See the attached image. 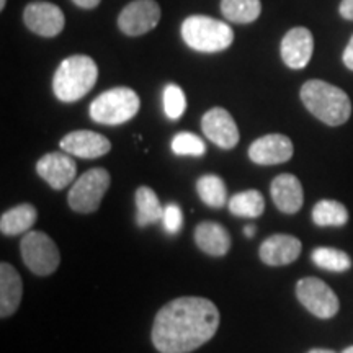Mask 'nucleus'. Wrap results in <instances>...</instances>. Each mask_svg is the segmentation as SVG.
Returning <instances> with one entry per match:
<instances>
[{
  "label": "nucleus",
  "instance_id": "obj_1",
  "mask_svg": "<svg viewBox=\"0 0 353 353\" xmlns=\"http://www.w3.org/2000/svg\"><path fill=\"white\" fill-rule=\"evenodd\" d=\"M219 311L206 298L185 296L167 303L152 325V343L161 353H190L214 337Z\"/></svg>",
  "mask_w": 353,
  "mask_h": 353
},
{
  "label": "nucleus",
  "instance_id": "obj_2",
  "mask_svg": "<svg viewBox=\"0 0 353 353\" xmlns=\"http://www.w3.org/2000/svg\"><path fill=\"white\" fill-rule=\"evenodd\" d=\"M301 101L317 120L329 126H341L352 114V101L342 88L324 81H307L301 87Z\"/></svg>",
  "mask_w": 353,
  "mask_h": 353
},
{
  "label": "nucleus",
  "instance_id": "obj_3",
  "mask_svg": "<svg viewBox=\"0 0 353 353\" xmlns=\"http://www.w3.org/2000/svg\"><path fill=\"white\" fill-rule=\"evenodd\" d=\"M99 68L92 57L76 54L64 59L52 79L54 95L64 103L81 100L95 85Z\"/></svg>",
  "mask_w": 353,
  "mask_h": 353
},
{
  "label": "nucleus",
  "instance_id": "obj_4",
  "mask_svg": "<svg viewBox=\"0 0 353 353\" xmlns=\"http://www.w3.org/2000/svg\"><path fill=\"white\" fill-rule=\"evenodd\" d=\"M182 38L195 51L219 52L231 46L234 32L224 21L205 15H193L182 23Z\"/></svg>",
  "mask_w": 353,
  "mask_h": 353
},
{
  "label": "nucleus",
  "instance_id": "obj_5",
  "mask_svg": "<svg viewBox=\"0 0 353 353\" xmlns=\"http://www.w3.org/2000/svg\"><path fill=\"white\" fill-rule=\"evenodd\" d=\"M141 100L130 87H114L92 101L90 118L100 125H123L139 112Z\"/></svg>",
  "mask_w": 353,
  "mask_h": 353
},
{
  "label": "nucleus",
  "instance_id": "obj_6",
  "mask_svg": "<svg viewBox=\"0 0 353 353\" xmlns=\"http://www.w3.org/2000/svg\"><path fill=\"white\" fill-rule=\"evenodd\" d=\"M110 174L101 167L87 170L74 182L69 190V206L77 213H94L99 210L101 200L110 187Z\"/></svg>",
  "mask_w": 353,
  "mask_h": 353
},
{
  "label": "nucleus",
  "instance_id": "obj_7",
  "mask_svg": "<svg viewBox=\"0 0 353 353\" xmlns=\"http://www.w3.org/2000/svg\"><path fill=\"white\" fill-rule=\"evenodd\" d=\"M21 259L34 275L46 276L57 270L61 263L59 249L48 234L39 231L26 232L20 244Z\"/></svg>",
  "mask_w": 353,
  "mask_h": 353
},
{
  "label": "nucleus",
  "instance_id": "obj_8",
  "mask_svg": "<svg viewBox=\"0 0 353 353\" xmlns=\"http://www.w3.org/2000/svg\"><path fill=\"white\" fill-rule=\"evenodd\" d=\"M296 296L311 314L321 319H330L337 314L341 307L337 294L332 288L316 276H306L298 281Z\"/></svg>",
  "mask_w": 353,
  "mask_h": 353
},
{
  "label": "nucleus",
  "instance_id": "obj_9",
  "mask_svg": "<svg viewBox=\"0 0 353 353\" xmlns=\"http://www.w3.org/2000/svg\"><path fill=\"white\" fill-rule=\"evenodd\" d=\"M161 20V7L156 0H132L118 17V26L128 37H141L151 32Z\"/></svg>",
  "mask_w": 353,
  "mask_h": 353
},
{
  "label": "nucleus",
  "instance_id": "obj_10",
  "mask_svg": "<svg viewBox=\"0 0 353 353\" xmlns=\"http://www.w3.org/2000/svg\"><path fill=\"white\" fill-rule=\"evenodd\" d=\"M23 21L30 32L44 38L57 37L64 30V13L50 2H32L23 12Z\"/></svg>",
  "mask_w": 353,
  "mask_h": 353
},
{
  "label": "nucleus",
  "instance_id": "obj_11",
  "mask_svg": "<svg viewBox=\"0 0 353 353\" xmlns=\"http://www.w3.org/2000/svg\"><path fill=\"white\" fill-rule=\"evenodd\" d=\"M201 130L221 149H232L239 143V130L228 110L214 107L203 114Z\"/></svg>",
  "mask_w": 353,
  "mask_h": 353
},
{
  "label": "nucleus",
  "instance_id": "obj_12",
  "mask_svg": "<svg viewBox=\"0 0 353 353\" xmlns=\"http://www.w3.org/2000/svg\"><path fill=\"white\" fill-rule=\"evenodd\" d=\"M293 143L285 134H265L249 148L250 161L259 165L285 164L293 157Z\"/></svg>",
  "mask_w": 353,
  "mask_h": 353
},
{
  "label": "nucleus",
  "instance_id": "obj_13",
  "mask_svg": "<svg viewBox=\"0 0 353 353\" xmlns=\"http://www.w3.org/2000/svg\"><path fill=\"white\" fill-rule=\"evenodd\" d=\"M37 172L51 188L64 190L76 180L77 165L68 154L50 152L39 159Z\"/></svg>",
  "mask_w": 353,
  "mask_h": 353
},
{
  "label": "nucleus",
  "instance_id": "obj_14",
  "mask_svg": "<svg viewBox=\"0 0 353 353\" xmlns=\"http://www.w3.org/2000/svg\"><path fill=\"white\" fill-rule=\"evenodd\" d=\"M281 59L290 69H304L314 51V38L304 26L291 28L281 39Z\"/></svg>",
  "mask_w": 353,
  "mask_h": 353
},
{
  "label": "nucleus",
  "instance_id": "obj_15",
  "mask_svg": "<svg viewBox=\"0 0 353 353\" xmlns=\"http://www.w3.org/2000/svg\"><path fill=\"white\" fill-rule=\"evenodd\" d=\"M61 149L70 156L81 159H97L105 156L112 149V143L95 131H72L61 139Z\"/></svg>",
  "mask_w": 353,
  "mask_h": 353
},
{
  "label": "nucleus",
  "instance_id": "obj_16",
  "mask_svg": "<svg viewBox=\"0 0 353 353\" xmlns=\"http://www.w3.org/2000/svg\"><path fill=\"white\" fill-rule=\"evenodd\" d=\"M301 241L290 234H275L262 242L259 249L260 260L270 267H283L293 263L301 254Z\"/></svg>",
  "mask_w": 353,
  "mask_h": 353
},
{
  "label": "nucleus",
  "instance_id": "obj_17",
  "mask_svg": "<svg viewBox=\"0 0 353 353\" xmlns=\"http://www.w3.org/2000/svg\"><path fill=\"white\" fill-rule=\"evenodd\" d=\"M273 203L281 213L294 214L303 208L304 193L303 185L293 174H281L273 179L272 187Z\"/></svg>",
  "mask_w": 353,
  "mask_h": 353
},
{
  "label": "nucleus",
  "instance_id": "obj_18",
  "mask_svg": "<svg viewBox=\"0 0 353 353\" xmlns=\"http://www.w3.org/2000/svg\"><path fill=\"white\" fill-rule=\"evenodd\" d=\"M23 283L19 272L10 263H0V317L12 316L20 306Z\"/></svg>",
  "mask_w": 353,
  "mask_h": 353
},
{
  "label": "nucleus",
  "instance_id": "obj_19",
  "mask_svg": "<svg viewBox=\"0 0 353 353\" xmlns=\"http://www.w3.org/2000/svg\"><path fill=\"white\" fill-rule=\"evenodd\" d=\"M195 242L198 249L213 257H223L231 249V236L226 228L213 221L198 224L195 229Z\"/></svg>",
  "mask_w": 353,
  "mask_h": 353
},
{
  "label": "nucleus",
  "instance_id": "obj_20",
  "mask_svg": "<svg viewBox=\"0 0 353 353\" xmlns=\"http://www.w3.org/2000/svg\"><path fill=\"white\" fill-rule=\"evenodd\" d=\"M38 213L37 208L30 203L15 206V208L6 211L0 218V231L6 236H20L28 232L34 223H37Z\"/></svg>",
  "mask_w": 353,
  "mask_h": 353
},
{
  "label": "nucleus",
  "instance_id": "obj_21",
  "mask_svg": "<svg viewBox=\"0 0 353 353\" xmlns=\"http://www.w3.org/2000/svg\"><path fill=\"white\" fill-rule=\"evenodd\" d=\"M136 208H138L136 223L141 228L159 223L164 218V206L159 201L156 192L149 187L138 188V192H136Z\"/></svg>",
  "mask_w": 353,
  "mask_h": 353
},
{
  "label": "nucleus",
  "instance_id": "obj_22",
  "mask_svg": "<svg viewBox=\"0 0 353 353\" xmlns=\"http://www.w3.org/2000/svg\"><path fill=\"white\" fill-rule=\"evenodd\" d=\"M260 0H221V13L232 23H252L260 17Z\"/></svg>",
  "mask_w": 353,
  "mask_h": 353
},
{
  "label": "nucleus",
  "instance_id": "obj_23",
  "mask_svg": "<svg viewBox=\"0 0 353 353\" xmlns=\"http://www.w3.org/2000/svg\"><path fill=\"white\" fill-rule=\"evenodd\" d=\"M265 200L259 190H245L229 200V211L237 218H259L263 214Z\"/></svg>",
  "mask_w": 353,
  "mask_h": 353
},
{
  "label": "nucleus",
  "instance_id": "obj_24",
  "mask_svg": "<svg viewBox=\"0 0 353 353\" xmlns=\"http://www.w3.org/2000/svg\"><path fill=\"white\" fill-rule=\"evenodd\" d=\"M198 195L211 208H223L228 203V190L218 175H203L196 182Z\"/></svg>",
  "mask_w": 353,
  "mask_h": 353
},
{
  "label": "nucleus",
  "instance_id": "obj_25",
  "mask_svg": "<svg viewBox=\"0 0 353 353\" xmlns=\"http://www.w3.org/2000/svg\"><path fill=\"white\" fill-rule=\"evenodd\" d=\"M312 221L316 226H345L348 211L342 203L335 200H321L312 210Z\"/></svg>",
  "mask_w": 353,
  "mask_h": 353
},
{
  "label": "nucleus",
  "instance_id": "obj_26",
  "mask_svg": "<svg viewBox=\"0 0 353 353\" xmlns=\"http://www.w3.org/2000/svg\"><path fill=\"white\" fill-rule=\"evenodd\" d=\"M311 260L319 268L327 272H347L352 267V259L343 250L334 249V247H319L311 254Z\"/></svg>",
  "mask_w": 353,
  "mask_h": 353
},
{
  "label": "nucleus",
  "instance_id": "obj_27",
  "mask_svg": "<svg viewBox=\"0 0 353 353\" xmlns=\"http://www.w3.org/2000/svg\"><path fill=\"white\" fill-rule=\"evenodd\" d=\"M172 151L176 156L201 157L206 154V144L203 143L200 136L193 134V132H179L172 139Z\"/></svg>",
  "mask_w": 353,
  "mask_h": 353
},
{
  "label": "nucleus",
  "instance_id": "obj_28",
  "mask_svg": "<svg viewBox=\"0 0 353 353\" xmlns=\"http://www.w3.org/2000/svg\"><path fill=\"white\" fill-rule=\"evenodd\" d=\"M187 110V99L183 90L175 83H169L164 88V112L169 120H179Z\"/></svg>",
  "mask_w": 353,
  "mask_h": 353
},
{
  "label": "nucleus",
  "instance_id": "obj_29",
  "mask_svg": "<svg viewBox=\"0 0 353 353\" xmlns=\"http://www.w3.org/2000/svg\"><path fill=\"white\" fill-rule=\"evenodd\" d=\"M162 224H164V229L169 234L180 232V229H182V224H183V214L179 205H175V203H169V205L164 206V218H162Z\"/></svg>",
  "mask_w": 353,
  "mask_h": 353
},
{
  "label": "nucleus",
  "instance_id": "obj_30",
  "mask_svg": "<svg viewBox=\"0 0 353 353\" xmlns=\"http://www.w3.org/2000/svg\"><path fill=\"white\" fill-rule=\"evenodd\" d=\"M339 12L345 20H353V0H342Z\"/></svg>",
  "mask_w": 353,
  "mask_h": 353
},
{
  "label": "nucleus",
  "instance_id": "obj_31",
  "mask_svg": "<svg viewBox=\"0 0 353 353\" xmlns=\"http://www.w3.org/2000/svg\"><path fill=\"white\" fill-rule=\"evenodd\" d=\"M343 64L350 70H353V37L350 38V43L347 44L345 51H343Z\"/></svg>",
  "mask_w": 353,
  "mask_h": 353
},
{
  "label": "nucleus",
  "instance_id": "obj_32",
  "mask_svg": "<svg viewBox=\"0 0 353 353\" xmlns=\"http://www.w3.org/2000/svg\"><path fill=\"white\" fill-rule=\"evenodd\" d=\"M76 6H79L81 8H87V10H90V8H95L101 0H72Z\"/></svg>",
  "mask_w": 353,
  "mask_h": 353
},
{
  "label": "nucleus",
  "instance_id": "obj_33",
  "mask_svg": "<svg viewBox=\"0 0 353 353\" xmlns=\"http://www.w3.org/2000/svg\"><path fill=\"white\" fill-rule=\"evenodd\" d=\"M244 234L247 237H249V239H250V237H254L255 236V226H250V224H249V226H245Z\"/></svg>",
  "mask_w": 353,
  "mask_h": 353
},
{
  "label": "nucleus",
  "instance_id": "obj_34",
  "mask_svg": "<svg viewBox=\"0 0 353 353\" xmlns=\"http://www.w3.org/2000/svg\"><path fill=\"white\" fill-rule=\"evenodd\" d=\"M309 353H335V352L327 350V348H314V350H311Z\"/></svg>",
  "mask_w": 353,
  "mask_h": 353
},
{
  "label": "nucleus",
  "instance_id": "obj_35",
  "mask_svg": "<svg viewBox=\"0 0 353 353\" xmlns=\"http://www.w3.org/2000/svg\"><path fill=\"white\" fill-rule=\"evenodd\" d=\"M6 3H7V0H0V8H2V10L6 8Z\"/></svg>",
  "mask_w": 353,
  "mask_h": 353
},
{
  "label": "nucleus",
  "instance_id": "obj_36",
  "mask_svg": "<svg viewBox=\"0 0 353 353\" xmlns=\"http://www.w3.org/2000/svg\"><path fill=\"white\" fill-rule=\"evenodd\" d=\"M342 353H353V345H352V347H348V348H345V350H343Z\"/></svg>",
  "mask_w": 353,
  "mask_h": 353
}]
</instances>
